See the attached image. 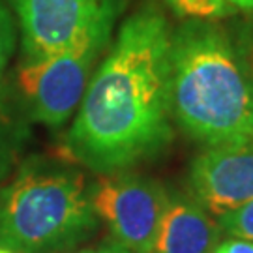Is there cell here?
Here are the masks:
<instances>
[{
  "label": "cell",
  "instance_id": "obj_1",
  "mask_svg": "<svg viewBox=\"0 0 253 253\" xmlns=\"http://www.w3.org/2000/svg\"><path fill=\"white\" fill-rule=\"evenodd\" d=\"M171 32L154 2H145L118 28L66 135L68 152L86 169L127 171L171 145Z\"/></svg>",
  "mask_w": 253,
  "mask_h": 253
},
{
  "label": "cell",
  "instance_id": "obj_2",
  "mask_svg": "<svg viewBox=\"0 0 253 253\" xmlns=\"http://www.w3.org/2000/svg\"><path fill=\"white\" fill-rule=\"evenodd\" d=\"M172 122L205 146L253 139V88L227 27L186 19L171 32Z\"/></svg>",
  "mask_w": 253,
  "mask_h": 253
},
{
  "label": "cell",
  "instance_id": "obj_3",
  "mask_svg": "<svg viewBox=\"0 0 253 253\" xmlns=\"http://www.w3.org/2000/svg\"><path fill=\"white\" fill-rule=\"evenodd\" d=\"M100 225L84 174L32 160L0 190V246L19 253H64Z\"/></svg>",
  "mask_w": 253,
  "mask_h": 253
},
{
  "label": "cell",
  "instance_id": "obj_4",
  "mask_svg": "<svg viewBox=\"0 0 253 253\" xmlns=\"http://www.w3.org/2000/svg\"><path fill=\"white\" fill-rule=\"evenodd\" d=\"M117 21L101 23L62 53L23 62L19 88L34 120L49 127L64 126L77 111L101 54L111 47Z\"/></svg>",
  "mask_w": 253,
  "mask_h": 253
},
{
  "label": "cell",
  "instance_id": "obj_5",
  "mask_svg": "<svg viewBox=\"0 0 253 253\" xmlns=\"http://www.w3.org/2000/svg\"><path fill=\"white\" fill-rule=\"evenodd\" d=\"M90 199L113 240L131 253H154L167 203V188L162 182L127 171L101 174L90 184Z\"/></svg>",
  "mask_w": 253,
  "mask_h": 253
},
{
  "label": "cell",
  "instance_id": "obj_6",
  "mask_svg": "<svg viewBox=\"0 0 253 253\" xmlns=\"http://www.w3.org/2000/svg\"><path fill=\"white\" fill-rule=\"evenodd\" d=\"M21 30L23 62L62 53L101 23L117 21L124 0H8Z\"/></svg>",
  "mask_w": 253,
  "mask_h": 253
},
{
  "label": "cell",
  "instance_id": "obj_7",
  "mask_svg": "<svg viewBox=\"0 0 253 253\" xmlns=\"http://www.w3.org/2000/svg\"><path fill=\"white\" fill-rule=\"evenodd\" d=\"M190 193L221 216L253 199V139L205 146L190 163Z\"/></svg>",
  "mask_w": 253,
  "mask_h": 253
},
{
  "label": "cell",
  "instance_id": "obj_8",
  "mask_svg": "<svg viewBox=\"0 0 253 253\" xmlns=\"http://www.w3.org/2000/svg\"><path fill=\"white\" fill-rule=\"evenodd\" d=\"M221 235L217 221L190 191L167 188L154 253H212Z\"/></svg>",
  "mask_w": 253,
  "mask_h": 253
},
{
  "label": "cell",
  "instance_id": "obj_9",
  "mask_svg": "<svg viewBox=\"0 0 253 253\" xmlns=\"http://www.w3.org/2000/svg\"><path fill=\"white\" fill-rule=\"evenodd\" d=\"M171 11L180 19H199V21H217L235 15L227 0H163Z\"/></svg>",
  "mask_w": 253,
  "mask_h": 253
},
{
  "label": "cell",
  "instance_id": "obj_10",
  "mask_svg": "<svg viewBox=\"0 0 253 253\" xmlns=\"http://www.w3.org/2000/svg\"><path fill=\"white\" fill-rule=\"evenodd\" d=\"M225 27L233 40L236 54L242 62V68L248 75V81L253 88V23L246 15H242V17L231 21Z\"/></svg>",
  "mask_w": 253,
  "mask_h": 253
},
{
  "label": "cell",
  "instance_id": "obj_11",
  "mask_svg": "<svg viewBox=\"0 0 253 253\" xmlns=\"http://www.w3.org/2000/svg\"><path fill=\"white\" fill-rule=\"evenodd\" d=\"M216 221L223 235L246 238L253 242V199L248 201L242 207L217 216Z\"/></svg>",
  "mask_w": 253,
  "mask_h": 253
},
{
  "label": "cell",
  "instance_id": "obj_12",
  "mask_svg": "<svg viewBox=\"0 0 253 253\" xmlns=\"http://www.w3.org/2000/svg\"><path fill=\"white\" fill-rule=\"evenodd\" d=\"M15 40H17L15 15L9 8L8 0H0V81H2L9 58L13 54Z\"/></svg>",
  "mask_w": 253,
  "mask_h": 253
},
{
  "label": "cell",
  "instance_id": "obj_13",
  "mask_svg": "<svg viewBox=\"0 0 253 253\" xmlns=\"http://www.w3.org/2000/svg\"><path fill=\"white\" fill-rule=\"evenodd\" d=\"M212 253H253V242L246 238L229 236V238H221Z\"/></svg>",
  "mask_w": 253,
  "mask_h": 253
},
{
  "label": "cell",
  "instance_id": "obj_14",
  "mask_svg": "<svg viewBox=\"0 0 253 253\" xmlns=\"http://www.w3.org/2000/svg\"><path fill=\"white\" fill-rule=\"evenodd\" d=\"M81 253H131V252H127L126 248L118 244L117 240L109 238V240L101 242V244L96 246V248H90V250H83Z\"/></svg>",
  "mask_w": 253,
  "mask_h": 253
},
{
  "label": "cell",
  "instance_id": "obj_15",
  "mask_svg": "<svg viewBox=\"0 0 253 253\" xmlns=\"http://www.w3.org/2000/svg\"><path fill=\"white\" fill-rule=\"evenodd\" d=\"M229 6L233 8L235 13L242 11L244 15H252L253 13V0H227Z\"/></svg>",
  "mask_w": 253,
  "mask_h": 253
},
{
  "label": "cell",
  "instance_id": "obj_16",
  "mask_svg": "<svg viewBox=\"0 0 253 253\" xmlns=\"http://www.w3.org/2000/svg\"><path fill=\"white\" fill-rule=\"evenodd\" d=\"M0 253H19V252H13V250H8V248H2L0 246Z\"/></svg>",
  "mask_w": 253,
  "mask_h": 253
},
{
  "label": "cell",
  "instance_id": "obj_17",
  "mask_svg": "<svg viewBox=\"0 0 253 253\" xmlns=\"http://www.w3.org/2000/svg\"><path fill=\"white\" fill-rule=\"evenodd\" d=\"M246 17H248V19H250V21L253 23V13H252V15H246Z\"/></svg>",
  "mask_w": 253,
  "mask_h": 253
}]
</instances>
